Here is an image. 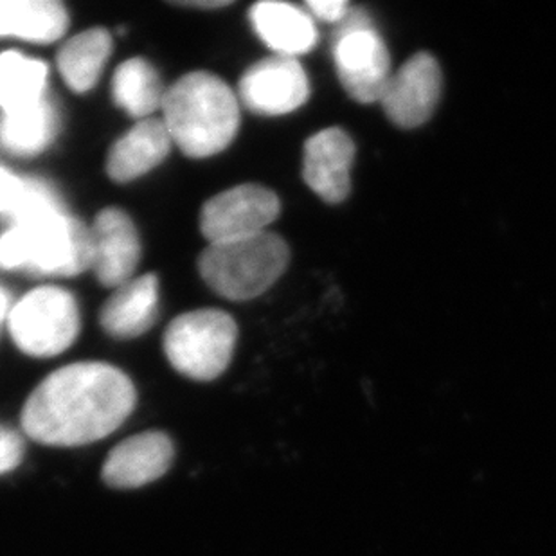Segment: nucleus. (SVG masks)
Returning <instances> with one entry per match:
<instances>
[{
  "instance_id": "423d86ee",
  "label": "nucleus",
  "mask_w": 556,
  "mask_h": 556,
  "mask_svg": "<svg viewBox=\"0 0 556 556\" xmlns=\"http://www.w3.org/2000/svg\"><path fill=\"white\" fill-rule=\"evenodd\" d=\"M5 326L22 353L35 358L56 357L78 337V303L62 287H38L11 306Z\"/></svg>"
},
{
  "instance_id": "7ed1b4c3",
  "label": "nucleus",
  "mask_w": 556,
  "mask_h": 556,
  "mask_svg": "<svg viewBox=\"0 0 556 556\" xmlns=\"http://www.w3.org/2000/svg\"><path fill=\"white\" fill-rule=\"evenodd\" d=\"M161 111L175 147L191 159L224 152L240 128L237 94L207 71H193L177 79L166 89Z\"/></svg>"
},
{
  "instance_id": "9d476101",
  "label": "nucleus",
  "mask_w": 556,
  "mask_h": 556,
  "mask_svg": "<svg viewBox=\"0 0 556 556\" xmlns=\"http://www.w3.org/2000/svg\"><path fill=\"white\" fill-rule=\"evenodd\" d=\"M443 76L438 60L429 53L410 56L389 79L383 92V112L400 128H416L431 119L440 103Z\"/></svg>"
},
{
  "instance_id": "5701e85b",
  "label": "nucleus",
  "mask_w": 556,
  "mask_h": 556,
  "mask_svg": "<svg viewBox=\"0 0 556 556\" xmlns=\"http://www.w3.org/2000/svg\"><path fill=\"white\" fill-rule=\"evenodd\" d=\"M306 5L312 15L325 22H342L350 13L346 2L342 0H309Z\"/></svg>"
},
{
  "instance_id": "f3484780",
  "label": "nucleus",
  "mask_w": 556,
  "mask_h": 556,
  "mask_svg": "<svg viewBox=\"0 0 556 556\" xmlns=\"http://www.w3.org/2000/svg\"><path fill=\"white\" fill-rule=\"evenodd\" d=\"M68 27L67 8L59 0H0V38L56 42Z\"/></svg>"
},
{
  "instance_id": "0eeeda50",
  "label": "nucleus",
  "mask_w": 556,
  "mask_h": 556,
  "mask_svg": "<svg viewBox=\"0 0 556 556\" xmlns=\"http://www.w3.org/2000/svg\"><path fill=\"white\" fill-rule=\"evenodd\" d=\"M337 74L342 87L358 103L382 100L391 79V60L382 38L363 11L348 13L337 35Z\"/></svg>"
},
{
  "instance_id": "20e7f679",
  "label": "nucleus",
  "mask_w": 556,
  "mask_h": 556,
  "mask_svg": "<svg viewBox=\"0 0 556 556\" xmlns=\"http://www.w3.org/2000/svg\"><path fill=\"white\" fill-rule=\"evenodd\" d=\"M290 249L274 232L235 242L210 243L199 257L200 276L213 292L229 301L265 294L289 267Z\"/></svg>"
},
{
  "instance_id": "1a4fd4ad",
  "label": "nucleus",
  "mask_w": 556,
  "mask_h": 556,
  "mask_svg": "<svg viewBox=\"0 0 556 556\" xmlns=\"http://www.w3.org/2000/svg\"><path fill=\"white\" fill-rule=\"evenodd\" d=\"M238 94L254 114L285 116L308 100V76L298 59L274 54L243 73Z\"/></svg>"
},
{
  "instance_id": "a878e982",
  "label": "nucleus",
  "mask_w": 556,
  "mask_h": 556,
  "mask_svg": "<svg viewBox=\"0 0 556 556\" xmlns=\"http://www.w3.org/2000/svg\"><path fill=\"white\" fill-rule=\"evenodd\" d=\"M8 314H10V300H8L4 289L0 287V328L8 320Z\"/></svg>"
},
{
  "instance_id": "aec40b11",
  "label": "nucleus",
  "mask_w": 556,
  "mask_h": 556,
  "mask_svg": "<svg viewBox=\"0 0 556 556\" xmlns=\"http://www.w3.org/2000/svg\"><path fill=\"white\" fill-rule=\"evenodd\" d=\"M48 98V65L16 51L0 53V111L15 114Z\"/></svg>"
},
{
  "instance_id": "39448f33",
  "label": "nucleus",
  "mask_w": 556,
  "mask_h": 556,
  "mask_svg": "<svg viewBox=\"0 0 556 556\" xmlns=\"http://www.w3.org/2000/svg\"><path fill=\"white\" fill-rule=\"evenodd\" d=\"M238 326L232 315L204 308L175 317L164 333V353L175 371L199 382L220 377L231 364Z\"/></svg>"
},
{
  "instance_id": "ddd939ff",
  "label": "nucleus",
  "mask_w": 556,
  "mask_h": 556,
  "mask_svg": "<svg viewBox=\"0 0 556 556\" xmlns=\"http://www.w3.org/2000/svg\"><path fill=\"white\" fill-rule=\"evenodd\" d=\"M355 142L342 128H325L309 137L303 152V179L326 204H341L352 191Z\"/></svg>"
},
{
  "instance_id": "6ab92c4d",
  "label": "nucleus",
  "mask_w": 556,
  "mask_h": 556,
  "mask_svg": "<svg viewBox=\"0 0 556 556\" xmlns=\"http://www.w3.org/2000/svg\"><path fill=\"white\" fill-rule=\"evenodd\" d=\"M59 131V114L53 101L0 117V148L15 157H35L54 141Z\"/></svg>"
},
{
  "instance_id": "2eb2a0df",
  "label": "nucleus",
  "mask_w": 556,
  "mask_h": 556,
  "mask_svg": "<svg viewBox=\"0 0 556 556\" xmlns=\"http://www.w3.org/2000/svg\"><path fill=\"white\" fill-rule=\"evenodd\" d=\"M159 317V278L153 273L117 287L100 312L103 330L116 339H136L152 330Z\"/></svg>"
},
{
  "instance_id": "6e6552de",
  "label": "nucleus",
  "mask_w": 556,
  "mask_h": 556,
  "mask_svg": "<svg viewBox=\"0 0 556 556\" xmlns=\"http://www.w3.org/2000/svg\"><path fill=\"white\" fill-rule=\"evenodd\" d=\"M279 211L281 202L273 189L235 186L205 202L200 213V231L210 243L235 242L267 231Z\"/></svg>"
},
{
  "instance_id": "4be33fe9",
  "label": "nucleus",
  "mask_w": 556,
  "mask_h": 556,
  "mask_svg": "<svg viewBox=\"0 0 556 556\" xmlns=\"http://www.w3.org/2000/svg\"><path fill=\"white\" fill-rule=\"evenodd\" d=\"M26 454V446L22 435L0 424V476L10 473L18 468Z\"/></svg>"
},
{
  "instance_id": "f257e3e1",
  "label": "nucleus",
  "mask_w": 556,
  "mask_h": 556,
  "mask_svg": "<svg viewBox=\"0 0 556 556\" xmlns=\"http://www.w3.org/2000/svg\"><path fill=\"white\" fill-rule=\"evenodd\" d=\"M136 404V386L116 366L68 364L29 394L22 407V431L42 445H89L117 431Z\"/></svg>"
},
{
  "instance_id": "4468645a",
  "label": "nucleus",
  "mask_w": 556,
  "mask_h": 556,
  "mask_svg": "<svg viewBox=\"0 0 556 556\" xmlns=\"http://www.w3.org/2000/svg\"><path fill=\"white\" fill-rule=\"evenodd\" d=\"M174 141L163 119H142L112 144L106 157V174L114 182L126 185L157 168L168 157Z\"/></svg>"
},
{
  "instance_id": "b1692460",
  "label": "nucleus",
  "mask_w": 556,
  "mask_h": 556,
  "mask_svg": "<svg viewBox=\"0 0 556 556\" xmlns=\"http://www.w3.org/2000/svg\"><path fill=\"white\" fill-rule=\"evenodd\" d=\"M22 186H16L15 180H11L8 175L0 169V211L5 207L15 205L18 194H21Z\"/></svg>"
},
{
  "instance_id": "f03ea898",
  "label": "nucleus",
  "mask_w": 556,
  "mask_h": 556,
  "mask_svg": "<svg viewBox=\"0 0 556 556\" xmlns=\"http://www.w3.org/2000/svg\"><path fill=\"white\" fill-rule=\"evenodd\" d=\"M15 222L0 235V268L40 276H78L92 265L90 227L43 189H21Z\"/></svg>"
},
{
  "instance_id": "393cba45",
  "label": "nucleus",
  "mask_w": 556,
  "mask_h": 556,
  "mask_svg": "<svg viewBox=\"0 0 556 556\" xmlns=\"http://www.w3.org/2000/svg\"><path fill=\"white\" fill-rule=\"evenodd\" d=\"M175 4L199 8V10H218V8H226V5L231 4V0H182V2H175Z\"/></svg>"
},
{
  "instance_id": "412c9836",
  "label": "nucleus",
  "mask_w": 556,
  "mask_h": 556,
  "mask_svg": "<svg viewBox=\"0 0 556 556\" xmlns=\"http://www.w3.org/2000/svg\"><path fill=\"white\" fill-rule=\"evenodd\" d=\"M163 79L148 60H126L112 78V98L119 109L139 122L148 119L163 106Z\"/></svg>"
},
{
  "instance_id": "9b49d317",
  "label": "nucleus",
  "mask_w": 556,
  "mask_h": 556,
  "mask_svg": "<svg viewBox=\"0 0 556 556\" xmlns=\"http://www.w3.org/2000/svg\"><path fill=\"white\" fill-rule=\"evenodd\" d=\"M92 273L101 285L116 290L128 283L141 260V240L130 215L119 207H105L90 227Z\"/></svg>"
},
{
  "instance_id": "dca6fc26",
  "label": "nucleus",
  "mask_w": 556,
  "mask_h": 556,
  "mask_svg": "<svg viewBox=\"0 0 556 556\" xmlns=\"http://www.w3.org/2000/svg\"><path fill=\"white\" fill-rule=\"evenodd\" d=\"M257 37L281 56L308 53L317 42V29L308 13L285 2H260L249 11Z\"/></svg>"
},
{
  "instance_id": "f8f14e48",
  "label": "nucleus",
  "mask_w": 556,
  "mask_h": 556,
  "mask_svg": "<svg viewBox=\"0 0 556 556\" xmlns=\"http://www.w3.org/2000/svg\"><path fill=\"white\" fill-rule=\"evenodd\" d=\"M174 441L168 434L141 432L112 448L101 468V478L111 489H141L163 478L174 465Z\"/></svg>"
},
{
  "instance_id": "a211bd4d",
  "label": "nucleus",
  "mask_w": 556,
  "mask_h": 556,
  "mask_svg": "<svg viewBox=\"0 0 556 556\" xmlns=\"http://www.w3.org/2000/svg\"><path fill=\"white\" fill-rule=\"evenodd\" d=\"M112 35L105 27H90L63 43L59 51V71L68 89L84 94L100 79L111 59Z\"/></svg>"
}]
</instances>
